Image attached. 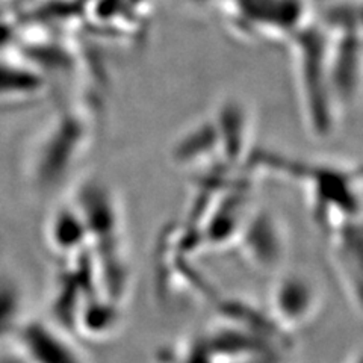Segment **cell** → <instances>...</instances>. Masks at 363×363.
I'll use <instances>...</instances> for the list:
<instances>
[{
	"label": "cell",
	"instance_id": "1",
	"mask_svg": "<svg viewBox=\"0 0 363 363\" xmlns=\"http://www.w3.org/2000/svg\"><path fill=\"white\" fill-rule=\"evenodd\" d=\"M318 298L313 288L301 277H289L277 285L272 306L274 313L280 318L281 325L300 328L308 324L318 311Z\"/></svg>",
	"mask_w": 363,
	"mask_h": 363
}]
</instances>
